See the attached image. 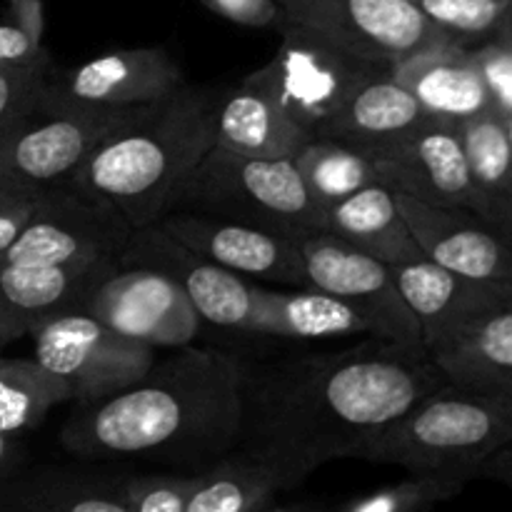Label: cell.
Returning a JSON list of instances; mask_svg holds the SVG:
<instances>
[{"instance_id":"6da1fadb","label":"cell","mask_w":512,"mask_h":512,"mask_svg":"<svg viewBox=\"0 0 512 512\" xmlns=\"http://www.w3.org/2000/svg\"><path fill=\"white\" fill-rule=\"evenodd\" d=\"M448 383L428 353L365 335L345 350L243 358L238 448L295 490Z\"/></svg>"},{"instance_id":"7a4b0ae2","label":"cell","mask_w":512,"mask_h":512,"mask_svg":"<svg viewBox=\"0 0 512 512\" xmlns=\"http://www.w3.org/2000/svg\"><path fill=\"white\" fill-rule=\"evenodd\" d=\"M243 355L175 348L128 388L78 403L60 443L80 460L153 458L203 470L235 448Z\"/></svg>"},{"instance_id":"3957f363","label":"cell","mask_w":512,"mask_h":512,"mask_svg":"<svg viewBox=\"0 0 512 512\" xmlns=\"http://www.w3.org/2000/svg\"><path fill=\"white\" fill-rule=\"evenodd\" d=\"M215 95L183 83L168 98L145 105L70 180L108 200L133 230L155 223L185 175L213 148Z\"/></svg>"},{"instance_id":"277c9868","label":"cell","mask_w":512,"mask_h":512,"mask_svg":"<svg viewBox=\"0 0 512 512\" xmlns=\"http://www.w3.org/2000/svg\"><path fill=\"white\" fill-rule=\"evenodd\" d=\"M512 445V398L443 383L370 435L353 458L475 480Z\"/></svg>"},{"instance_id":"5b68a950","label":"cell","mask_w":512,"mask_h":512,"mask_svg":"<svg viewBox=\"0 0 512 512\" xmlns=\"http://www.w3.org/2000/svg\"><path fill=\"white\" fill-rule=\"evenodd\" d=\"M170 210L215 215L303 238L325 230L328 210L313 198L293 158H245L210 148L170 195Z\"/></svg>"},{"instance_id":"8992f818","label":"cell","mask_w":512,"mask_h":512,"mask_svg":"<svg viewBox=\"0 0 512 512\" xmlns=\"http://www.w3.org/2000/svg\"><path fill=\"white\" fill-rule=\"evenodd\" d=\"M143 108L73 103L50 83L33 105L0 125V188L43 193L65 183L115 128Z\"/></svg>"},{"instance_id":"52a82bcc","label":"cell","mask_w":512,"mask_h":512,"mask_svg":"<svg viewBox=\"0 0 512 512\" xmlns=\"http://www.w3.org/2000/svg\"><path fill=\"white\" fill-rule=\"evenodd\" d=\"M278 30L283 33L280 48L263 68L250 75L283 103L310 138H323L350 98L370 78L393 68L345 53L338 45L305 30L285 25Z\"/></svg>"},{"instance_id":"ba28073f","label":"cell","mask_w":512,"mask_h":512,"mask_svg":"<svg viewBox=\"0 0 512 512\" xmlns=\"http://www.w3.org/2000/svg\"><path fill=\"white\" fill-rule=\"evenodd\" d=\"M128 220L100 195L73 180L45 188L25 228L0 255V263L55 265L118 260L128 243Z\"/></svg>"},{"instance_id":"9c48e42d","label":"cell","mask_w":512,"mask_h":512,"mask_svg":"<svg viewBox=\"0 0 512 512\" xmlns=\"http://www.w3.org/2000/svg\"><path fill=\"white\" fill-rule=\"evenodd\" d=\"M278 5L275 28L305 30L373 63L395 65L450 40L410 0H278Z\"/></svg>"},{"instance_id":"30bf717a","label":"cell","mask_w":512,"mask_h":512,"mask_svg":"<svg viewBox=\"0 0 512 512\" xmlns=\"http://www.w3.org/2000/svg\"><path fill=\"white\" fill-rule=\"evenodd\" d=\"M300 253L310 285L350 305L368 323L370 338L428 353L418 320L388 263L363 253L330 230L303 235Z\"/></svg>"},{"instance_id":"8fae6325","label":"cell","mask_w":512,"mask_h":512,"mask_svg":"<svg viewBox=\"0 0 512 512\" xmlns=\"http://www.w3.org/2000/svg\"><path fill=\"white\" fill-rule=\"evenodd\" d=\"M33 343V358L68 383L75 403H93L128 388L158 360V348L83 310L45 323L33 333Z\"/></svg>"},{"instance_id":"7c38bea8","label":"cell","mask_w":512,"mask_h":512,"mask_svg":"<svg viewBox=\"0 0 512 512\" xmlns=\"http://www.w3.org/2000/svg\"><path fill=\"white\" fill-rule=\"evenodd\" d=\"M118 265L163 273L188 295L203 323L258 335V285L188 248L160 225L135 228Z\"/></svg>"},{"instance_id":"4fadbf2b","label":"cell","mask_w":512,"mask_h":512,"mask_svg":"<svg viewBox=\"0 0 512 512\" xmlns=\"http://www.w3.org/2000/svg\"><path fill=\"white\" fill-rule=\"evenodd\" d=\"M363 153L373 158L380 183L395 193L475 213L473 180L460 125L428 115L415 128L365 148Z\"/></svg>"},{"instance_id":"5bb4252c","label":"cell","mask_w":512,"mask_h":512,"mask_svg":"<svg viewBox=\"0 0 512 512\" xmlns=\"http://www.w3.org/2000/svg\"><path fill=\"white\" fill-rule=\"evenodd\" d=\"M83 313L153 348H183L200 333V315L170 278L148 268H118L88 295Z\"/></svg>"},{"instance_id":"9a60e30c","label":"cell","mask_w":512,"mask_h":512,"mask_svg":"<svg viewBox=\"0 0 512 512\" xmlns=\"http://www.w3.org/2000/svg\"><path fill=\"white\" fill-rule=\"evenodd\" d=\"M155 225L178 238L188 248L213 263L243 275V278L265 280L285 288H308L300 240L278 230L260 225L238 223V220L215 218V215L170 210Z\"/></svg>"},{"instance_id":"2e32d148","label":"cell","mask_w":512,"mask_h":512,"mask_svg":"<svg viewBox=\"0 0 512 512\" xmlns=\"http://www.w3.org/2000/svg\"><path fill=\"white\" fill-rule=\"evenodd\" d=\"M393 273L418 320L430 358L512 305V290L465 278L428 258L395 265Z\"/></svg>"},{"instance_id":"e0dca14e","label":"cell","mask_w":512,"mask_h":512,"mask_svg":"<svg viewBox=\"0 0 512 512\" xmlns=\"http://www.w3.org/2000/svg\"><path fill=\"white\" fill-rule=\"evenodd\" d=\"M118 268V260L0 263V345L33 335L50 320L80 313L95 285Z\"/></svg>"},{"instance_id":"ac0fdd59","label":"cell","mask_w":512,"mask_h":512,"mask_svg":"<svg viewBox=\"0 0 512 512\" xmlns=\"http://www.w3.org/2000/svg\"><path fill=\"white\" fill-rule=\"evenodd\" d=\"M395 195L425 258L465 278L512 290V248L480 215Z\"/></svg>"},{"instance_id":"d6986e66","label":"cell","mask_w":512,"mask_h":512,"mask_svg":"<svg viewBox=\"0 0 512 512\" xmlns=\"http://www.w3.org/2000/svg\"><path fill=\"white\" fill-rule=\"evenodd\" d=\"M183 83L178 60L165 48H118L75 68H58L53 90L73 103L140 108L168 98Z\"/></svg>"},{"instance_id":"ffe728a7","label":"cell","mask_w":512,"mask_h":512,"mask_svg":"<svg viewBox=\"0 0 512 512\" xmlns=\"http://www.w3.org/2000/svg\"><path fill=\"white\" fill-rule=\"evenodd\" d=\"M310 140L308 130L283 108L263 83L248 75L215 95L213 145L245 158H293Z\"/></svg>"},{"instance_id":"44dd1931","label":"cell","mask_w":512,"mask_h":512,"mask_svg":"<svg viewBox=\"0 0 512 512\" xmlns=\"http://www.w3.org/2000/svg\"><path fill=\"white\" fill-rule=\"evenodd\" d=\"M393 75L415 95L430 118L465 123L493 113L488 85L473 48L443 40L393 65Z\"/></svg>"},{"instance_id":"7402d4cb","label":"cell","mask_w":512,"mask_h":512,"mask_svg":"<svg viewBox=\"0 0 512 512\" xmlns=\"http://www.w3.org/2000/svg\"><path fill=\"white\" fill-rule=\"evenodd\" d=\"M325 230L348 240L390 268L425 258L388 185L373 183L328 208Z\"/></svg>"},{"instance_id":"603a6c76","label":"cell","mask_w":512,"mask_h":512,"mask_svg":"<svg viewBox=\"0 0 512 512\" xmlns=\"http://www.w3.org/2000/svg\"><path fill=\"white\" fill-rule=\"evenodd\" d=\"M0 512H128L120 475L78 468H40L0 485Z\"/></svg>"},{"instance_id":"cb8c5ba5","label":"cell","mask_w":512,"mask_h":512,"mask_svg":"<svg viewBox=\"0 0 512 512\" xmlns=\"http://www.w3.org/2000/svg\"><path fill=\"white\" fill-rule=\"evenodd\" d=\"M258 335L288 340L365 338L368 323L350 305L325 290L258 285Z\"/></svg>"},{"instance_id":"d4e9b609","label":"cell","mask_w":512,"mask_h":512,"mask_svg":"<svg viewBox=\"0 0 512 512\" xmlns=\"http://www.w3.org/2000/svg\"><path fill=\"white\" fill-rule=\"evenodd\" d=\"M470 180L475 193V215L512 248V150L508 128L498 113H485L460 123Z\"/></svg>"},{"instance_id":"484cf974","label":"cell","mask_w":512,"mask_h":512,"mask_svg":"<svg viewBox=\"0 0 512 512\" xmlns=\"http://www.w3.org/2000/svg\"><path fill=\"white\" fill-rule=\"evenodd\" d=\"M425 118L428 113L423 105L395 78L393 68H388L370 78L350 98L323 138L343 140L353 148L365 150L415 128Z\"/></svg>"},{"instance_id":"4316f807","label":"cell","mask_w":512,"mask_h":512,"mask_svg":"<svg viewBox=\"0 0 512 512\" xmlns=\"http://www.w3.org/2000/svg\"><path fill=\"white\" fill-rule=\"evenodd\" d=\"M198 473L200 488L195 490L188 512L278 510L275 498L288 493L278 470L238 445Z\"/></svg>"},{"instance_id":"83f0119b","label":"cell","mask_w":512,"mask_h":512,"mask_svg":"<svg viewBox=\"0 0 512 512\" xmlns=\"http://www.w3.org/2000/svg\"><path fill=\"white\" fill-rule=\"evenodd\" d=\"M433 360L450 383L512 398V305L475 325Z\"/></svg>"},{"instance_id":"f1b7e54d","label":"cell","mask_w":512,"mask_h":512,"mask_svg":"<svg viewBox=\"0 0 512 512\" xmlns=\"http://www.w3.org/2000/svg\"><path fill=\"white\" fill-rule=\"evenodd\" d=\"M293 163L325 210L368 185L380 183L373 158L335 138L305 140L293 155Z\"/></svg>"},{"instance_id":"f546056e","label":"cell","mask_w":512,"mask_h":512,"mask_svg":"<svg viewBox=\"0 0 512 512\" xmlns=\"http://www.w3.org/2000/svg\"><path fill=\"white\" fill-rule=\"evenodd\" d=\"M73 400L68 383L35 358L0 355V433L35 428L58 405Z\"/></svg>"},{"instance_id":"4dcf8cb0","label":"cell","mask_w":512,"mask_h":512,"mask_svg":"<svg viewBox=\"0 0 512 512\" xmlns=\"http://www.w3.org/2000/svg\"><path fill=\"white\" fill-rule=\"evenodd\" d=\"M470 480L453 473L413 470L408 478L345 500L343 512H423L458 498Z\"/></svg>"},{"instance_id":"1f68e13d","label":"cell","mask_w":512,"mask_h":512,"mask_svg":"<svg viewBox=\"0 0 512 512\" xmlns=\"http://www.w3.org/2000/svg\"><path fill=\"white\" fill-rule=\"evenodd\" d=\"M433 28L460 45L490 40L505 23L512 0H410Z\"/></svg>"},{"instance_id":"d6a6232c","label":"cell","mask_w":512,"mask_h":512,"mask_svg":"<svg viewBox=\"0 0 512 512\" xmlns=\"http://www.w3.org/2000/svg\"><path fill=\"white\" fill-rule=\"evenodd\" d=\"M200 473L120 475V495L128 512H188Z\"/></svg>"},{"instance_id":"836d02e7","label":"cell","mask_w":512,"mask_h":512,"mask_svg":"<svg viewBox=\"0 0 512 512\" xmlns=\"http://www.w3.org/2000/svg\"><path fill=\"white\" fill-rule=\"evenodd\" d=\"M55 73H58V65L48 50L25 63L0 65V125L33 105L50 88Z\"/></svg>"},{"instance_id":"e575fe53","label":"cell","mask_w":512,"mask_h":512,"mask_svg":"<svg viewBox=\"0 0 512 512\" xmlns=\"http://www.w3.org/2000/svg\"><path fill=\"white\" fill-rule=\"evenodd\" d=\"M43 0H5L0 15V65L25 63L43 53Z\"/></svg>"},{"instance_id":"d590c367","label":"cell","mask_w":512,"mask_h":512,"mask_svg":"<svg viewBox=\"0 0 512 512\" xmlns=\"http://www.w3.org/2000/svg\"><path fill=\"white\" fill-rule=\"evenodd\" d=\"M473 55L478 60V68L488 85L493 113L500 118L512 115V45L503 38L493 35L490 40L473 45Z\"/></svg>"},{"instance_id":"8d00e7d4","label":"cell","mask_w":512,"mask_h":512,"mask_svg":"<svg viewBox=\"0 0 512 512\" xmlns=\"http://www.w3.org/2000/svg\"><path fill=\"white\" fill-rule=\"evenodd\" d=\"M203 5L245 28H270L280 18L278 0H203Z\"/></svg>"},{"instance_id":"74e56055","label":"cell","mask_w":512,"mask_h":512,"mask_svg":"<svg viewBox=\"0 0 512 512\" xmlns=\"http://www.w3.org/2000/svg\"><path fill=\"white\" fill-rule=\"evenodd\" d=\"M38 198L40 193H25V190H5V193H0V255L13 245L20 230L25 228Z\"/></svg>"},{"instance_id":"f35d334b","label":"cell","mask_w":512,"mask_h":512,"mask_svg":"<svg viewBox=\"0 0 512 512\" xmlns=\"http://www.w3.org/2000/svg\"><path fill=\"white\" fill-rule=\"evenodd\" d=\"M480 478H490L495 480V483L505 485V488L512 490V445L510 448L500 450L498 455H493V458L485 463Z\"/></svg>"},{"instance_id":"ab89813d","label":"cell","mask_w":512,"mask_h":512,"mask_svg":"<svg viewBox=\"0 0 512 512\" xmlns=\"http://www.w3.org/2000/svg\"><path fill=\"white\" fill-rule=\"evenodd\" d=\"M20 460V448L15 443V435L0 433V485L15 475V465Z\"/></svg>"},{"instance_id":"60d3db41","label":"cell","mask_w":512,"mask_h":512,"mask_svg":"<svg viewBox=\"0 0 512 512\" xmlns=\"http://www.w3.org/2000/svg\"><path fill=\"white\" fill-rule=\"evenodd\" d=\"M495 35H498V38H503L505 43L512 45V10H510L508 18H505V23L500 25V30H498V33H495Z\"/></svg>"},{"instance_id":"b9f144b4","label":"cell","mask_w":512,"mask_h":512,"mask_svg":"<svg viewBox=\"0 0 512 512\" xmlns=\"http://www.w3.org/2000/svg\"><path fill=\"white\" fill-rule=\"evenodd\" d=\"M505 128H508V140H510V150H512V115L505 118Z\"/></svg>"},{"instance_id":"7bdbcfd3","label":"cell","mask_w":512,"mask_h":512,"mask_svg":"<svg viewBox=\"0 0 512 512\" xmlns=\"http://www.w3.org/2000/svg\"><path fill=\"white\" fill-rule=\"evenodd\" d=\"M0 193H5V190H3V188H0Z\"/></svg>"},{"instance_id":"ee69618b","label":"cell","mask_w":512,"mask_h":512,"mask_svg":"<svg viewBox=\"0 0 512 512\" xmlns=\"http://www.w3.org/2000/svg\"><path fill=\"white\" fill-rule=\"evenodd\" d=\"M0 348H3V345H0Z\"/></svg>"}]
</instances>
